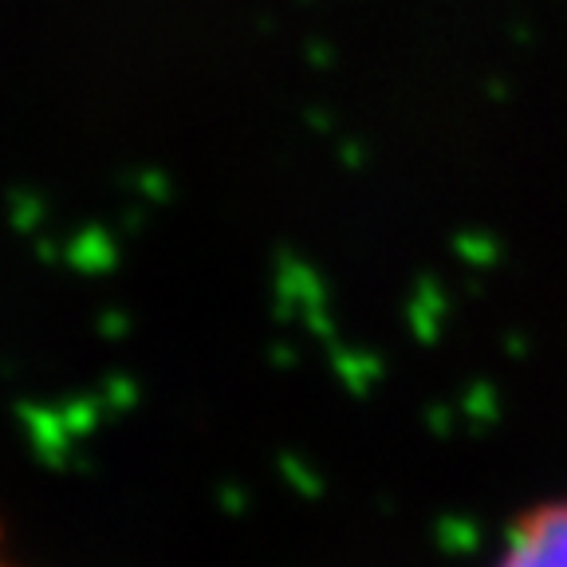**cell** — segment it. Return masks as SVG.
<instances>
[{
	"label": "cell",
	"instance_id": "6da1fadb",
	"mask_svg": "<svg viewBox=\"0 0 567 567\" xmlns=\"http://www.w3.org/2000/svg\"><path fill=\"white\" fill-rule=\"evenodd\" d=\"M493 567H567V496L524 508Z\"/></svg>",
	"mask_w": 567,
	"mask_h": 567
}]
</instances>
